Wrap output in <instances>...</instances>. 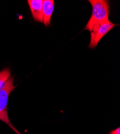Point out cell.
<instances>
[{"label": "cell", "mask_w": 120, "mask_h": 134, "mask_svg": "<svg viewBox=\"0 0 120 134\" xmlns=\"http://www.w3.org/2000/svg\"><path fill=\"white\" fill-rule=\"evenodd\" d=\"M92 7V14L84 29L91 32L94 25L109 20L110 7L106 0H89Z\"/></svg>", "instance_id": "6da1fadb"}, {"label": "cell", "mask_w": 120, "mask_h": 134, "mask_svg": "<svg viewBox=\"0 0 120 134\" xmlns=\"http://www.w3.org/2000/svg\"><path fill=\"white\" fill-rule=\"evenodd\" d=\"M15 87L14 79L10 76L4 85L0 90V120L7 124H10V123L7 110L8 99Z\"/></svg>", "instance_id": "7a4b0ae2"}, {"label": "cell", "mask_w": 120, "mask_h": 134, "mask_svg": "<svg viewBox=\"0 0 120 134\" xmlns=\"http://www.w3.org/2000/svg\"><path fill=\"white\" fill-rule=\"evenodd\" d=\"M117 25L112 23L109 20L94 25L90 32L91 40L88 47L91 49L95 48L107 33Z\"/></svg>", "instance_id": "3957f363"}, {"label": "cell", "mask_w": 120, "mask_h": 134, "mask_svg": "<svg viewBox=\"0 0 120 134\" xmlns=\"http://www.w3.org/2000/svg\"><path fill=\"white\" fill-rule=\"evenodd\" d=\"M27 2L34 20L43 23V0H28Z\"/></svg>", "instance_id": "277c9868"}, {"label": "cell", "mask_w": 120, "mask_h": 134, "mask_svg": "<svg viewBox=\"0 0 120 134\" xmlns=\"http://www.w3.org/2000/svg\"><path fill=\"white\" fill-rule=\"evenodd\" d=\"M54 8L53 0H44L43 3V23L48 26L51 24V19Z\"/></svg>", "instance_id": "5b68a950"}, {"label": "cell", "mask_w": 120, "mask_h": 134, "mask_svg": "<svg viewBox=\"0 0 120 134\" xmlns=\"http://www.w3.org/2000/svg\"><path fill=\"white\" fill-rule=\"evenodd\" d=\"M10 76V70L9 68H6L0 71V90L4 85Z\"/></svg>", "instance_id": "8992f818"}, {"label": "cell", "mask_w": 120, "mask_h": 134, "mask_svg": "<svg viewBox=\"0 0 120 134\" xmlns=\"http://www.w3.org/2000/svg\"><path fill=\"white\" fill-rule=\"evenodd\" d=\"M108 134H120V128L118 127L114 130H111Z\"/></svg>", "instance_id": "52a82bcc"}]
</instances>
